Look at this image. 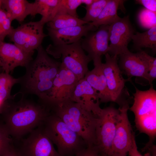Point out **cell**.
<instances>
[{
    "label": "cell",
    "mask_w": 156,
    "mask_h": 156,
    "mask_svg": "<svg viewBox=\"0 0 156 156\" xmlns=\"http://www.w3.org/2000/svg\"><path fill=\"white\" fill-rule=\"evenodd\" d=\"M12 99L2 113L3 124L12 138L19 140L40 126L51 112L39 102L25 98L24 95L18 101H11Z\"/></svg>",
    "instance_id": "cell-1"
},
{
    "label": "cell",
    "mask_w": 156,
    "mask_h": 156,
    "mask_svg": "<svg viewBox=\"0 0 156 156\" xmlns=\"http://www.w3.org/2000/svg\"><path fill=\"white\" fill-rule=\"evenodd\" d=\"M37 50L36 57L25 67V74L19 77L21 88L18 93L35 95L40 99L51 88L61 62L51 57L42 45Z\"/></svg>",
    "instance_id": "cell-2"
},
{
    "label": "cell",
    "mask_w": 156,
    "mask_h": 156,
    "mask_svg": "<svg viewBox=\"0 0 156 156\" xmlns=\"http://www.w3.org/2000/svg\"><path fill=\"white\" fill-rule=\"evenodd\" d=\"M50 112L80 136L88 146L95 145L97 117L71 101L53 107Z\"/></svg>",
    "instance_id": "cell-3"
},
{
    "label": "cell",
    "mask_w": 156,
    "mask_h": 156,
    "mask_svg": "<svg viewBox=\"0 0 156 156\" xmlns=\"http://www.w3.org/2000/svg\"><path fill=\"white\" fill-rule=\"evenodd\" d=\"M40 126L61 156H74L88 146L80 136L51 112Z\"/></svg>",
    "instance_id": "cell-4"
},
{
    "label": "cell",
    "mask_w": 156,
    "mask_h": 156,
    "mask_svg": "<svg viewBox=\"0 0 156 156\" xmlns=\"http://www.w3.org/2000/svg\"><path fill=\"white\" fill-rule=\"evenodd\" d=\"M135 87L133 103L129 109L134 114L137 129L149 136L146 146L148 147L152 144L156 135V91L153 86L144 91Z\"/></svg>",
    "instance_id": "cell-5"
},
{
    "label": "cell",
    "mask_w": 156,
    "mask_h": 156,
    "mask_svg": "<svg viewBox=\"0 0 156 156\" xmlns=\"http://www.w3.org/2000/svg\"><path fill=\"white\" fill-rule=\"evenodd\" d=\"M46 51L72 72L78 80L84 78L89 71L88 64L92 60L83 49L81 40L71 44L54 45L50 44Z\"/></svg>",
    "instance_id": "cell-6"
},
{
    "label": "cell",
    "mask_w": 156,
    "mask_h": 156,
    "mask_svg": "<svg viewBox=\"0 0 156 156\" xmlns=\"http://www.w3.org/2000/svg\"><path fill=\"white\" fill-rule=\"evenodd\" d=\"M79 80L70 70L61 62L58 72L49 90L38 102L50 111L54 107L71 101Z\"/></svg>",
    "instance_id": "cell-7"
},
{
    "label": "cell",
    "mask_w": 156,
    "mask_h": 156,
    "mask_svg": "<svg viewBox=\"0 0 156 156\" xmlns=\"http://www.w3.org/2000/svg\"><path fill=\"white\" fill-rule=\"evenodd\" d=\"M105 56V62L103 63V69L111 102L121 105L127 101L126 98L129 97L125 83L131 80L123 77L118 64L117 55H111L107 53Z\"/></svg>",
    "instance_id": "cell-8"
},
{
    "label": "cell",
    "mask_w": 156,
    "mask_h": 156,
    "mask_svg": "<svg viewBox=\"0 0 156 156\" xmlns=\"http://www.w3.org/2000/svg\"><path fill=\"white\" fill-rule=\"evenodd\" d=\"M119 111L112 107L103 109L98 118L95 146L107 156L112 155V146Z\"/></svg>",
    "instance_id": "cell-9"
},
{
    "label": "cell",
    "mask_w": 156,
    "mask_h": 156,
    "mask_svg": "<svg viewBox=\"0 0 156 156\" xmlns=\"http://www.w3.org/2000/svg\"><path fill=\"white\" fill-rule=\"evenodd\" d=\"M44 24L40 20L30 21L13 28L8 36L10 40L26 52L33 55L48 35L43 31Z\"/></svg>",
    "instance_id": "cell-10"
},
{
    "label": "cell",
    "mask_w": 156,
    "mask_h": 156,
    "mask_svg": "<svg viewBox=\"0 0 156 156\" xmlns=\"http://www.w3.org/2000/svg\"><path fill=\"white\" fill-rule=\"evenodd\" d=\"M118 65L122 73L131 80V78L145 79L156 57L140 50L133 53L129 50L120 55Z\"/></svg>",
    "instance_id": "cell-11"
},
{
    "label": "cell",
    "mask_w": 156,
    "mask_h": 156,
    "mask_svg": "<svg viewBox=\"0 0 156 156\" xmlns=\"http://www.w3.org/2000/svg\"><path fill=\"white\" fill-rule=\"evenodd\" d=\"M17 150L21 156H61L41 126L22 140Z\"/></svg>",
    "instance_id": "cell-12"
},
{
    "label": "cell",
    "mask_w": 156,
    "mask_h": 156,
    "mask_svg": "<svg viewBox=\"0 0 156 156\" xmlns=\"http://www.w3.org/2000/svg\"><path fill=\"white\" fill-rule=\"evenodd\" d=\"M129 104L126 102L120 106L112 146L111 156H126L134 135L129 120Z\"/></svg>",
    "instance_id": "cell-13"
},
{
    "label": "cell",
    "mask_w": 156,
    "mask_h": 156,
    "mask_svg": "<svg viewBox=\"0 0 156 156\" xmlns=\"http://www.w3.org/2000/svg\"><path fill=\"white\" fill-rule=\"evenodd\" d=\"M135 32L129 16L120 18L109 25L108 53L111 55L118 56L128 50V44Z\"/></svg>",
    "instance_id": "cell-14"
},
{
    "label": "cell",
    "mask_w": 156,
    "mask_h": 156,
    "mask_svg": "<svg viewBox=\"0 0 156 156\" xmlns=\"http://www.w3.org/2000/svg\"><path fill=\"white\" fill-rule=\"evenodd\" d=\"M109 27L108 25H101L81 40L83 49L93 62L101 59V55L108 52Z\"/></svg>",
    "instance_id": "cell-15"
},
{
    "label": "cell",
    "mask_w": 156,
    "mask_h": 156,
    "mask_svg": "<svg viewBox=\"0 0 156 156\" xmlns=\"http://www.w3.org/2000/svg\"><path fill=\"white\" fill-rule=\"evenodd\" d=\"M71 101L79 104L97 117L101 113L103 109L100 107L98 94L84 78L78 81Z\"/></svg>",
    "instance_id": "cell-16"
},
{
    "label": "cell",
    "mask_w": 156,
    "mask_h": 156,
    "mask_svg": "<svg viewBox=\"0 0 156 156\" xmlns=\"http://www.w3.org/2000/svg\"><path fill=\"white\" fill-rule=\"evenodd\" d=\"M33 55L23 51L14 44L0 42V60L3 72L10 74L16 67H25L33 59Z\"/></svg>",
    "instance_id": "cell-17"
},
{
    "label": "cell",
    "mask_w": 156,
    "mask_h": 156,
    "mask_svg": "<svg viewBox=\"0 0 156 156\" xmlns=\"http://www.w3.org/2000/svg\"><path fill=\"white\" fill-rule=\"evenodd\" d=\"M48 36L54 45L71 44L81 40L89 32L98 28L90 23L85 25L62 29L47 28Z\"/></svg>",
    "instance_id": "cell-18"
},
{
    "label": "cell",
    "mask_w": 156,
    "mask_h": 156,
    "mask_svg": "<svg viewBox=\"0 0 156 156\" xmlns=\"http://www.w3.org/2000/svg\"><path fill=\"white\" fill-rule=\"evenodd\" d=\"M93 69L89 70L84 78L97 93L100 102H111L103 70L101 59L93 62Z\"/></svg>",
    "instance_id": "cell-19"
},
{
    "label": "cell",
    "mask_w": 156,
    "mask_h": 156,
    "mask_svg": "<svg viewBox=\"0 0 156 156\" xmlns=\"http://www.w3.org/2000/svg\"><path fill=\"white\" fill-rule=\"evenodd\" d=\"M2 8L12 21L22 23L29 15L34 16V5L26 0H2Z\"/></svg>",
    "instance_id": "cell-20"
},
{
    "label": "cell",
    "mask_w": 156,
    "mask_h": 156,
    "mask_svg": "<svg viewBox=\"0 0 156 156\" xmlns=\"http://www.w3.org/2000/svg\"><path fill=\"white\" fill-rule=\"evenodd\" d=\"M125 1L109 0L97 18L90 23L97 28L102 25H110L120 18L117 14V10L121 7L123 8Z\"/></svg>",
    "instance_id": "cell-21"
},
{
    "label": "cell",
    "mask_w": 156,
    "mask_h": 156,
    "mask_svg": "<svg viewBox=\"0 0 156 156\" xmlns=\"http://www.w3.org/2000/svg\"><path fill=\"white\" fill-rule=\"evenodd\" d=\"M59 0H36L34 2V16L37 14L42 16L40 20L45 25L51 21L56 14Z\"/></svg>",
    "instance_id": "cell-22"
},
{
    "label": "cell",
    "mask_w": 156,
    "mask_h": 156,
    "mask_svg": "<svg viewBox=\"0 0 156 156\" xmlns=\"http://www.w3.org/2000/svg\"><path fill=\"white\" fill-rule=\"evenodd\" d=\"M134 47L136 50L144 48H150L154 53L156 51V25L142 33L136 32L132 38Z\"/></svg>",
    "instance_id": "cell-23"
},
{
    "label": "cell",
    "mask_w": 156,
    "mask_h": 156,
    "mask_svg": "<svg viewBox=\"0 0 156 156\" xmlns=\"http://www.w3.org/2000/svg\"><path fill=\"white\" fill-rule=\"evenodd\" d=\"M88 23L79 18L67 14H58L47 24L48 28L58 29L81 26Z\"/></svg>",
    "instance_id": "cell-24"
},
{
    "label": "cell",
    "mask_w": 156,
    "mask_h": 156,
    "mask_svg": "<svg viewBox=\"0 0 156 156\" xmlns=\"http://www.w3.org/2000/svg\"><path fill=\"white\" fill-rule=\"evenodd\" d=\"M19 77L15 78L10 74L0 72V103L5 104L15 96V95H11V90L13 86L19 83Z\"/></svg>",
    "instance_id": "cell-25"
},
{
    "label": "cell",
    "mask_w": 156,
    "mask_h": 156,
    "mask_svg": "<svg viewBox=\"0 0 156 156\" xmlns=\"http://www.w3.org/2000/svg\"><path fill=\"white\" fill-rule=\"evenodd\" d=\"M108 1L95 0L91 5L86 6V14L81 19L88 23L94 21L99 16Z\"/></svg>",
    "instance_id": "cell-26"
},
{
    "label": "cell",
    "mask_w": 156,
    "mask_h": 156,
    "mask_svg": "<svg viewBox=\"0 0 156 156\" xmlns=\"http://www.w3.org/2000/svg\"><path fill=\"white\" fill-rule=\"evenodd\" d=\"M81 4V0H59L56 14H65L78 18L77 10Z\"/></svg>",
    "instance_id": "cell-27"
},
{
    "label": "cell",
    "mask_w": 156,
    "mask_h": 156,
    "mask_svg": "<svg viewBox=\"0 0 156 156\" xmlns=\"http://www.w3.org/2000/svg\"><path fill=\"white\" fill-rule=\"evenodd\" d=\"M12 21L6 12L2 8H0V42H4L14 28L11 25Z\"/></svg>",
    "instance_id": "cell-28"
},
{
    "label": "cell",
    "mask_w": 156,
    "mask_h": 156,
    "mask_svg": "<svg viewBox=\"0 0 156 156\" xmlns=\"http://www.w3.org/2000/svg\"><path fill=\"white\" fill-rule=\"evenodd\" d=\"M8 131L3 123H0V156H2L12 144Z\"/></svg>",
    "instance_id": "cell-29"
},
{
    "label": "cell",
    "mask_w": 156,
    "mask_h": 156,
    "mask_svg": "<svg viewBox=\"0 0 156 156\" xmlns=\"http://www.w3.org/2000/svg\"><path fill=\"white\" fill-rule=\"evenodd\" d=\"M142 10L139 15L140 24L144 27L149 28L156 25V13L146 9Z\"/></svg>",
    "instance_id": "cell-30"
},
{
    "label": "cell",
    "mask_w": 156,
    "mask_h": 156,
    "mask_svg": "<svg viewBox=\"0 0 156 156\" xmlns=\"http://www.w3.org/2000/svg\"><path fill=\"white\" fill-rule=\"evenodd\" d=\"M101 153L95 145L88 146L74 156H100Z\"/></svg>",
    "instance_id": "cell-31"
},
{
    "label": "cell",
    "mask_w": 156,
    "mask_h": 156,
    "mask_svg": "<svg viewBox=\"0 0 156 156\" xmlns=\"http://www.w3.org/2000/svg\"><path fill=\"white\" fill-rule=\"evenodd\" d=\"M135 1L136 4H140L143 6L146 9L156 13V0H136Z\"/></svg>",
    "instance_id": "cell-32"
},
{
    "label": "cell",
    "mask_w": 156,
    "mask_h": 156,
    "mask_svg": "<svg viewBox=\"0 0 156 156\" xmlns=\"http://www.w3.org/2000/svg\"><path fill=\"white\" fill-rule=\"evenodd\" d=\"M156 78V60L150 67L147 75L144 80L148 82V85L153 86V81Z\"/></svg>",
    "instance_id": "cell-33"
},
{
    "label": "cell",
    "mask_w": 156,
    "mask_h": 156,
    "mask_svg": "<svg viewBox=\"0 0 156 156\" xmlns=\"http://www.w3.org/2000/svg\"><path fill=\"white\" fill-rule=\"evenodd\" d=\"M130 156H143L139 152L136 144L134 135L133 136L131 146L128 152ZM144 156H150L149 153Z\"/></svg>",
    "instance_id": "cell-34"
},
{
    "label": "cell",
    "mask_w": 156,
    "mask_h": 156,
    "mask_svg": "<svg viewBox=\"0 0 156 156\" xmlns=\"http://www.w3.org/2000/svg\"><path fill=\"white\" fill-rule=\"evenodd\" d=\"M2 156H21L17 149L11 144L9 148Z\"/></svg>",
    "instance_id": "cell-35"
},
{
    "label": "cell",
    "mask_w": 156,
    "mask_h": 156,
    "mask_svg": "<svg viewBox=\"0 0 156 156\" xmlns=\"http://www.w3.org/2000/svg\"><path fill=\"white\" fill-rule=\"evenodd\" d=\"M95 0H81L82 4L86 5V6H88L92 4Z\"/></svg>",
    "instance_id": "cell-36"
},
{
    "label": "cell",
    "mask_w": 156,
    "mask_h": 156,
    "mask_svg": "<svg viewBox=\"0 0 156 156\" xmlns=\"http://www.w3.org/2000/svg\"><path fill=\"white\" fill-rule=\"evenodd\" d=\"M2 0H0V8H2Z\"/></svg>",
    "instance_id": "cell-37"
},
{
    "label": "cell",
    "mask_w": 156,
    "mask_h": 156,
    "mask_svg": "<svg viewBox=\"0 0 156 156\" xmlns=\"http://www.w3.org/2000/svg\"><path fill=\"white\" fill-rule=\"evenodd\" d=\"M2 70V67H1V63L0 60V70Z\"/></svg>",
    "instance_id": "cell-38"
},
{
    "label": "cell",
    "mask_w": 156,
    "mask_h": 156,
    "mask_svg": "<svg viewBox=\"0 0 156 156\" xmlns=\"http://www.w3.org/2000/svg\"><path fill=\"white\" fill-rule=\"evenodd\" d=\"M100 156H107L103 153H101Z\"/></svg>",
    "instance_id": "cell-39"
}]
</instances>
